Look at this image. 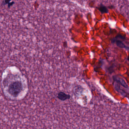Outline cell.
<instances>
[{"mask_svg":"<svg viewBox=\"0 0 129 129\" xmlns=\"http://www.w3.org/2000/svg\"><path fill=\"white\" fill-rule=\"evenodd\" d=\"M1 85L4 95L10 99H22L27 92V80L14 66L8 67L3 73Z\"/></svg>","mask_w":129,"mask_h":129,"instance_id":"obj_1","label":"cell"},{"mask_svg":"<svg viewBox=\"0 0 129 129\" xmlns=\"http://www.w3.org/2000/svg\"><path fill=\"white\" fill-rule=\"evenodd\" d=\"M113 79L115 81H116L117 83L120 84L124 87H126V88L128 87V85H127V84L126 83L125 81L123 78L119 77L118 76H114L113 77Z\"/></svg>","mask_w":129,"mask_h":129,"instance_id":"obj_2","label":"cell"},{"mask_svg":"<svg viewBox=\"0 0 129 129\" xmlns=\"http://www.w3.org/2000/svg\"><path fill=\"white\" fill-rule=\"evenodd\" d=\"M57 97L61 101H65L66 100L70 99L71 96L70 95L66 94L63 92H60L58 94Z\"/></svg>","mask_w":129,"mask_h":129,"instance_id":"obj_3","label":"cell"},{"mask_svg":"<svg viewBox=\"0 0 129 129\" xmlns=\"http://www.w3.org/2000/svg\"><path fill=\"white\" fill-rule=\"evenodd\" d=\"M99 10L102 13H105L108 12V10L106 9V7L104 6H101L99 7Z\"/></svg>","mask_w":129,"mask_h":129,"instance_id":"obj_4","label":"cell"},{"mask_svg":"<svg viewBox=\"0 0 129 129\" xmlns=\"http://www.w3.org/2000/svg\"><path fill=\"white\" fill-rule=\"evenodd\" d=\"M116 42L117 46L119 47H120V48H125L126 47L125 45L121 41L117 40L116 41Z\"/></svg>","mask_w":129,"mask_h":129,"instance_id":"obj_5","label":"cell"},{"mask_svg":"<svg viewBox=\"0 0 129 129\" xmlns=\"http://www.w3.org/2000/svg\"><path fill=\"white\" fill-rule=\"evenodd\" d=\"M12 0H5V3L6 4H8L10 3V1H11Z\"/></svg>","mask_w":129,"mask_h":129,"instance_id":"obj_6","label":"cell"}]
</instances>
